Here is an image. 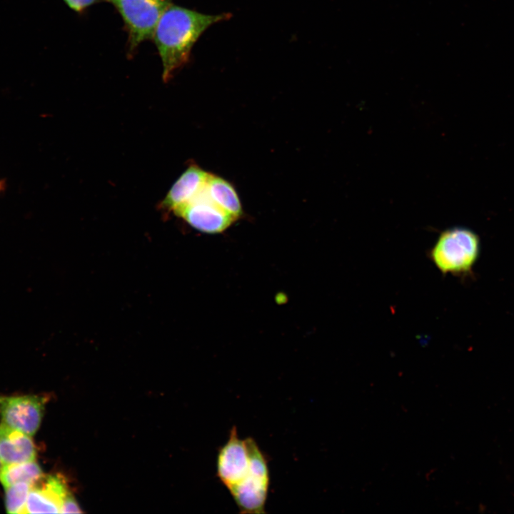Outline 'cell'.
<instances>
[{
  "mask_svg": "<svg viewBox=\"0 0 514 514\" xmlns=\"http://www.w3.org/2000/svg\"><path fill=\"white\" fill-rule=\"evenodd\" d=\"M230 17L228 13L206 14L173 4L168 6L161 15L152 39L161 59L163 81L167 82L188 61L193 46L205 31Z\"/></svg>",
  "mask_w": 514,
  "mask_h": 514,
  "instance_id": "1",
  "label": "cell"
},
{
  "mask_svg": "<svg viewBox=\"0 0 514 514\" xmlns=\"http://www.w3.org/2000/svg\"><path fill=\"white\" fill-rule=\"evenodd\" d=\"M480 251L478 235L463 227H453L441 232L429 252V257L443 274L468 273Z\"/></svg>",
  "mask_w": 514,
  "mask_h": 514,
  "instance_id": "2",
  "label": "cell"
},
{
  "mask_svg": "<svg viewBox=\"0 0 514 514\" xmlns=\"http://www.w3.org/2000/svg\"><path fill=\"white\" fill-rule=\"evenodd\" d=\"M249 453V468L243 479L228 491L241 513H265L270 485L267 456L255 440L246 438Z\"/></svg>",
  "mask_w": 514,
  "mask_h": 514,
  "instance_id": "3",
  "label": "cell"
},
{
  "mask_svg": "<svg viewBox=\"0 0 514 514\" xmlns=\"http://www.w3.org/2000/svg\"><path fill=\"white\" fill-rule=\"evenodd\" d=\"M121 16L128 34V53L153 39L157 24L172 0H108Z\"/></svg>",
  "mask_w": 514,
  "mask_h": 514,
  "instance_id": "4",
  "label": "cell"
},
{
  "mask_svg": "<svg viewBox=\"0 0 514 514\" xmlns=\"http://www.w3.org/2000/svg\"><path fill=\"white\" fill-rule=\"evenodd\" d=\"M46 400L38 395H0L1 423L32 436L40 426Z\"/></svg>",
  "mask_w": 514,
  "mask_h": 514,
  "instance_id": "5",
  "label": "cell"
},
{
  "mask_svg": "<svg viewBox=\"0 0 514 514\" xmlns=\"http://www.w3.org/2000/svg\"><path fill=\"white\" fill-rule=\"evenodd\" d=\"M249 463L246 440L241 439L236 427L233 426L227 441L218 450L216 476L229 490L246 476Z\"/></svg>",
  "mask_w": 514,
  "mask_h": 514,
  "instance_id": "6",
  "label": "cell"
},
{
  "mask_svg": "<svg viewBox=\"0 0 514 514\" xmlns=\"http://www.w3.org/2000/svg\"><path fill=\"white\" fill-rule=\"evenodd\" d=\"M173 212L193 228L208 233L222 232L236 220L211 201L203 189L193 200Z\"/></svg>",
  "mask_w": 514,
  "mask_h": 514,
  "instance_id": "7",
  "label": "cell"
},
{
  "mask_svg": "<svg viewBox=\"0 0 514 514\" xmlns=\"http://www.w3.org/2000/svg\"><path fill=\"white\" fill-rule=\"evenodd\" d=\"M69 493L61 477L44 475L31 485L25 513H60L61 503Z\"/></svg>",
  "mask_w": 514,
  "mask_h": 514,
  "instance_id": "8",
  "label": "cell"
},
{
  "mask_svg": "<svg viewBox=\"0 0 514 514\" xmlns=\"http://www.w3.org/2000/svg\"><path fill=\"white\" fill-rule=\"evenodd\" d=\"M208 175L197 165L188 166L161 201V208L174 211L190 202L203 189Z\"/></svg>",
  "mask_w": 514,
  "mask_h": 514,
  "instance_id": "9",
  "label": "cell"
},
{
  "mask_svg": "<svg viewBox=\"0 0 514 514\" xmlns=\"http://www.w3.org/2000/svg\"><path fill=\"white\" fill-rule=\"evenodd\" d=\"M31 436L1 423L0 460L2 465L33 461L36 450Z\"/></svg>",
  "mask_w": 514,
  "mask_h": 514,
  "instance_id": "10",
  "label": "cell"
},
{
  "mask_svg": "<svg viewBox=\"0 0 514 514\" xmlns=\"http://www.w3.org/2000/svg\"><path fill=\"white\" fill-rule=\"evenodd\" d=\"M203 191L211 201L234 219L241 216L242 208L239 198L227 181L208 173Z\"/></svg>",
  "mask_w": 514,
  "mask_h": 514,
  "instance_id": "11",
  "label": "cell"
},
{
  "mask_svg": "<svg viewBox=\"0 0 514 514\" xmlns=\"http://www.w3.org/2000/svg\"><path fill=\"white\" fill-rule=\"evenodd\" d=\"M44 475L41 468L34 460L3 465L0 468V482L4 488L21 482L34 485Z\"/></svg>",
  "mask_w": 514,
  "mask_h": 514,
  "instance_id": "12",
  "label": "cell"
},
{
  "mask_svg": "<svg viewBox=\"0 0 514 514\" xmlns=\"http://www.w3.org/2000/svg\"><path fill=\"white\" fill-rule=\"evenodd\" d=\"M31 484L17 483L5 488V505L9 513H25Z\"/></svg>",
  "mask_w": 514,
  "mask_h": 514,
  "instance_id": "13",
  "label": "cell"
},
{
  "mask_svg": "<svg viewBox=\"0 0 514 514\" xmlns=\"http://www.w3.org/2000/svg\"><path fill=\"white\" fill-rule=\"evenodd\" d=\"M82 513L75 498L69 493L63 500L60 513Z\"/></svg>",
  "mask_w": 514,
  "mask_h": 514,
  "instance_id": "14",
  "label": "cell"
},
{
  "mask_svg": "<svg viewBox=\"0 0 514 514\" xmlns=\"http://www.w3.org/2000/svg\"><path fill=\"white\" fill-rule=\"evenodd\" d=\"M64 1L73 11L81 12L90 6L97 3L99 0H64Z\"/></svg>",
  "mask_w": 514,
  "mask_h": 514,
  "instance_id": "15",
  "label": "cell"
},
{
  "mask_svg": "<svg viewBox=\"0 0 514 514\" xmlns=\"http://www.w3.org/2000/svg\"><path fill=\"white\" fill-rule=\"evenodd\" d=\"M0 462H1V460H0Z\"/></svg>",
  "mask_w": 514,
  "mask_h": 514,
  "instance_id": "16",
  "label": "cell"
}]
</instances>
